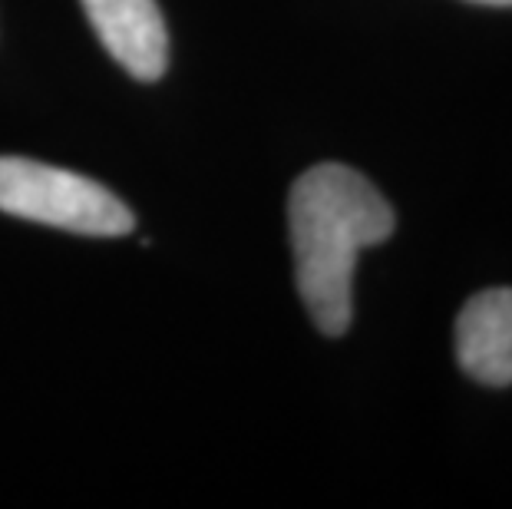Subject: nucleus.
<instances>
[{
    "label": "nucleus",
    "mask_w": 512,
    "mask_h": 509,
    "mask_svg": "<svg viewBox=\"0 0 512 509\" xmlns=\"http://www.w3.org/2000/svg\"><path fill=\"white\" fill-rule=\"evenodd\" d=\"M456 357L479 384H512V288H489L466 301L456 321Z\"/></svg>",
    "instance_id": "nucleus-4"
},
{
    "label": "nucleus",
    "mask_w": 512,
    "mask_h": 509,
    "mask_svg": "<svg viewBox=\"0 0 512 509\" xmlns=\"http://www.w3.org/2000/svg\"><path fill=\"white\" fill-rule=\"evenodd\" d=\"M0 212L93 238L129 235L136 225L129 205L100 182L17 156H0Z\"/></svg>",
    "instance_id": "nucleus-2"
},
{
    "label": "nucleus",
    "mask_w": 512,
    "mask_h": 509,
    "mask_svg": "<svg viewBox=\"0 0 512 509\" xmlns=\"http://www.w3.org/2000/svg\"><path fill=\"white\" fill-rule=\"evenodd\" d=\"M473 4H489V7H512V0H473Z\"/></svg>",
    "instance_id": "nucleus-5"
},
{
    "label": "nucleus",
    "mask_w": 512,
    "mask_h": 509,
    "mask_svg": "<svg viewBox=\"0 0 512 509\" xmlns=\"http://www.w3.org/2000/svg\"><path fill=\"white\" fill-rule=\"evenodd\" d=\"M294 275L314 328L341 338L354 314V265L370 245L394 235V209L357 169L324 162L291 186Z\"/></svg>",
    "instance_id": "nucleus-1"
},
{
    "label": "nucleus",
    "mask_w": 512,
    "mask_h": 509,
    "mask_svg": "<svg viewBox=\"0 0 512 509\" xmlns=\"http://www.w3.org/2000/svg\"><path fill=\"white\" fill-rule=\"evenodd\" d=\"M96 37L136 80H159L169 63V34L156 0H83Z\"/></svg>",
    "instance_id": "nucleus-3"
}]
</instances>
